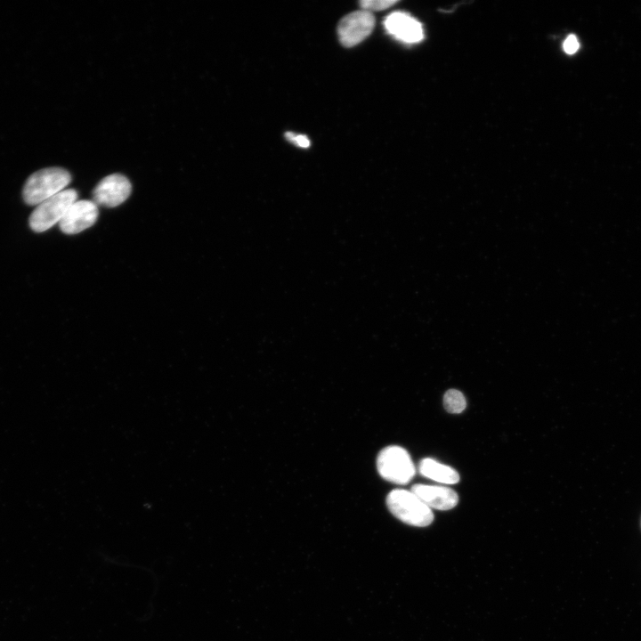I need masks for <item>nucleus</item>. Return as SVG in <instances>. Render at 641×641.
<instances>
[{
  "label": "nucleus",
  "mask_w": 641,
  "mask_h": 641,
  "mask_svg": "<svg viewBox=\"0 0 641 641\" xmlns=\"http://www.w3.org/2000/svg\"><path fill=\"white\" fill-rule=\"evenodd\" d=\"M443 406L448 412L458 414L466 409L467 401L460 391L450 389L443 396Z\"/></svg>",
  "instance_id": "obj_11"
},
{
  "label": "nucleus",
  "mask_w": 641,
  "mask_h": 641,
  "mask_svg": "<svg viewBox=\"0 0 641 641\" xmlns=\"http://www.w3.org/2000/svg\"><path fill=\"white\" fill-rule=\"evenodd\" d=\"M377 467L386 481L406 484L415 475V467L408 451L400 446L384 448L377 456Z\"/></svg>",
  "instance_id": "obj_4"
},
{
  "label": "nucleus",
  "mask_w": 641,
  "mask_h": 641,
  "mask_svg": "<svg viewBox=\"0 0 641 641\" xmlns=\"http://www.w3.org/2000/svg\"><path fill=\"white\" fill-rule=\"evenodd\" d=\"M397 4L396 0H362L360 5L362 10L371 12V11H382Z\"/></svg>",
  "instance_id": "obj_12"
},
{
  "label": "nucleus",
  "mask_w": 641,
  "mask_h": 641,
  "mask_svg": "<svg viewBox=\"0 0 641 641\" xmlns=\"http://www.w3.org/2000/svg\"><path fill=\"white\" fill-rule=\"evenodd\" d=\"M375 26V18L369 12L361 10L345 15L338 23L337 35L345 47H353L369 36Z\"/></svg>",
  "instance_id": "obj_5"
},
{
  "label": "nucleus",
  "mask_w": 641,
  "mask_h": 641,
  "mask_svg": "<svg viewBox=\"0 0 641 641\" xmlns=\"http://www.w3.org/2000/svg\"><path fill=\"white\" fill-rule=\"evenodd\" d=\"M418 470L423 476L438 483L452 484L459 481V475L454 468L430 458L419 462Z\"/></svg>",
  "instance_id": "obj_10"
},
{
  "label": "nucleus",
  "mask_w": 641,
  "mask_h": 641,
  "mask_svg": "<svg viewBox=\"0 0 641 641\" xmlns=\"http://www.w3.org/2000/svg\"><path fill=\"white\" fill-rule=\"evenodd\" d=\"M384 24L391 35L405 43H417L423 38L421 24L406 12H394L389 14Z\"/></svg>",
  "instance_id": "obj_8"
},
{
  "label": "nucleus",
  "mask_w": 641,
  "mask_h": 641,
  "mask_svg": "<svg viewBox=\"0 0 641 641\" xmlns=\"http://www.w3.org/2000/svg\"><path fill=\"white\" fill-rule=\"evenodd\" d=\"M69 173L61 167H48L33 173L26 181L22 196L28 205H39L65 190L70 183Z\"/></svg>",
  "instance_id": "obj_1"
},
{
  "label": "nucleus",
  "mask_w": 641,
  "mask_h": 641,
  "mask_svg": "<svg viewBox=\"0 0 641 641\" xmlns=\"http://www.w3.org/2000/svg\"><path fill=\"white\" fill-rule=\"evenodd\" d=\"M77 200L74 189H66L45 199L29 216V226L36 232H43L62 219L69 207Z\"/></svg>",
  "instance_id": "obj_3"
},
{
  "label": "nucleus",
  "mask_w": 641,
  "mask_h": 641,
  "mask_svg": "<svg viewBox=\"0 0 641 641\" xmlns=\"http://www.w3.org/2000/svg\"><path fill=\"white\" fill-rule=\"evenodd\" d=\"M130 181L121 174H112L104 177L93 191V202L107 207H115L122 204L131 194Z\"/></svg>",
  "instance_id": "obj_6"
},
{
  "label": "nucleus",
  "mask_w": 641,
  "mask_h": 641,
  "mask_svg": "<svg viewBox=\"0 0 641 641\" xmlns=\"http://www.w3.org/2000/svg\"><path fill=\"white\" fill-rule=\"evenodd\" d=\"M286 138L291 142L292 143L296 144L298 147L301 148H308L310 146V140L307 136L304 134H296L292 132H288L285 134Z\"/></svg>",
  "instance_id": "obj_13"
},
{
  "label": "nucleus",
  "mask_w": 641,
  "mask_h": 641,
  "mask_svg": "<svg viewBox=\"0 0 641 641\" xmlns=\"http://www.w3.org/2000/svg\"><path fill=\"white\" fill-rule=\"evenodd\" d=\"M579 49V42L575 36L570 35L564 42V50L566 53L573 54Z\"/></svg>",
  "instance_id": "obj_14"
},
{
  "label": "nucleus",
  "mask_w": 641,
  "mask_h": 641,
  "mask_svg": "<svg viewBox=\"0 0 641 641\" xmlns=\"http://www.w3.org/2000/svg\"><path fill=\"white\" fill-rule=\"evenodd\" d=\"M386 505L396 518L409 525L425 527L434 520L431 508L411 491L393 490L386 497Z\"/></svg>",
  "instance_id": "obj_2"
},
{
  "label": "nucleus",
  "mask_w": 641,
  "mask_h": 641,
  "mask_svg": "<svg viewBox=\"0 0 641 641\" xmlns=\"http://www.w3.org/2000/svg\"><path fill=\"white\" fill-rule=\"evenodd\" d=\"M98 207L92 200H76L59 223L65 234H77L91 227L98 218Z\"/></svg>",
  "instance_id": "obj_7"
},
{
  "label": "nucleus",
  "mask_w": 641,
  "mask_h": 641,
  "mask_svg": "<svg viewBox=\"0 0 641 641\" xmlns=\"http://www.w3.org/2000/svg\"><path fill=\"white\" fill-rule=\"evenodd\" d=\"M411 491L430 508L449 510L458 502L456 491L444 486L417 483L411 487Z\"/></svg>",
  "instance_id": "obj_9"
}]
</instances>
